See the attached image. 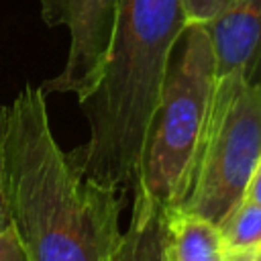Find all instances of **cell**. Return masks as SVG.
Returning a JSON list of instances; mask_svg holds the SVG:
<instances>
[{
	"label": "cell",
	"instance_id": "6da1fadb",
	"mask_svg": "<svg viewBox=\"0 0 261 261\" xmlns=\"http://www.w3.org/2000/svg\"><path fill=\"white\" fill-rule=\"evenodd\" d=\"M45 96L24 86L10 106V218L27 261H110L124 194L73 167L53 137Z\"/></svg>",
	"mask_w": 261,
	"mask_h": 261
},
{
	"label": "cell",
	"instance_id": "7a4b0ae2",
	"mask_svg": "<svg viewBox=\"0 0 261 261\" xmlns=\"http://www.w3.org/2000/svg\"><path fill=\"white\" fill-rule=\"evenodd\" d=\"M186 27L179 0H120L102 77L80 102L90 137L67 153L82 175L122 194L135 190L167 65Z\"/></svg>",
	"mask_w": 261,
	"mask_h": 261
},
{
	"label": "cell",
	"instance_id": "3957f363",
	"mask_svg": "<svg viewBox=\"0 0 261 261\" xmlns=\"http://www.w3.org/2000/svg\"><path fill=\"white\" fill-rule=\"evenodd\" d=\"M216 88L214 51L206 24L179 35L141 153L133 204L177 210L188 198L208 133Z\"/></svg>",
	"mask_w": 261,
	"mask_h": 261
},
{
	"label": "cell",
	"instance_id": "277c9868",
	"mask_svg": "<svg viewBox=\"0 0 261 261\" xmlns=\"http://www.w3.org/2000/svg\"><path fill=\"white\" fill-rule=\"evenodd\" d=\"M261 157V84L216 80L206 141L192 190L177 208L220 226L245 200Z\"/></svg>",
	"mask_w": 261,
	"mask_h": 261
},
{
	"label": "cell",
	"instance_id": "5b68a950",
	"mask_svg": "<svg viewBox=\"0 0 261 261\" xmlns=\"http://www.w3.org/2000/svg\"><path fill=\"white\" fill-rule=\"evenodd\" d=\"M47 27L69 31V51L59 75L47 80L45 94H75L77 102L98 86L114 39L120 0H39Z\"/></svg>",
	"mask_w": 261,
	"mask_h": 261
},
{
	"label": "cell",
	"instance_id": "8992f818",
	"mask_svg": "<svg viewBox=\"0 0 261 261\" xmlns=\"http://www.w3.org/2000/svg\"><path fill=\"white\" fill-rule=\"evenodd\" d=\"M206 29L216 80L241 77L261 84V0H228Z\"/></svg>",
	"mask_w": 261,
	"mask_h": 261
},
{
	"label": "cell",
	"instance_id": "52a82bcc",
	"mask_svg": "<svg viewBox=\"0 0 261 261\" xmlns=\"http://www.w3.org/2000/svg\"><path fill=\"white\" fill-rule=\"evenodd\" d=\"M165 214L167 261H224L222 237L216 224L181 210Z\"/></svg>",
	"mask_w": 261,
	"mask_h": 261
},
{
	"label": "cell",
	"instance_id": "ba28073f",
	"mask_svg": "<svg viewBox=\"0 0 261 261\" xmlns=\"http://www.w3.org/2000/svg\"><path fill=\"white\" fill-rule=\"evenodd\" d=\"M165 218L155 204H133L130 224L120 232L110 261H167Z\"/></svg>",
	"mask_w": 261,
	"mask_h": 261
},
{
	"label": "cell",
	"instance_id": "9c48e42d",
	"mask_svg": "<svg viewBox=\"0 0 261 261\" xmlns=\"http://www.w3.org/2000/svg\"><path fill=\"white\" fill-rule=\"evenodd\" d=\"M224 251H259L261 249V206L243 200L232 214L218 226Z\"/></svg>",
	"mask_w": 261,
	"mask_h": 261
},
{
	"label": "cell",
	"instance_id": "30bf717a",
	"mask_svg": "<svg viewBox=\"0 0 261 261\" xmlns=\"http://www.w3.org/2000/svg\"><path fill=\"white\" fill-rule=\"evenodd\" d=\"M8 128L10 108L0 104V230L12 222L8 194Z\"/></svg>",
	"mask_w": 261,
	"mask_h": 261
},
{
	"label": "cell",
	"instance_id": "8fae6325",
	"mask_svg": "<svg viewBox=\"0 0 261 261\" xmlns=\"http://www.w3.org/2000/svg\"><path fill=\"white\" fill-rule=\"evenodd\" d=\"M179 2L188 24H208L228 4V0H179Z\"/></svg>",
	"mask_w": 261,
	"mask_h": 261
},
{
	"label": "cell",
	"instance_id": "7c38bea8",
	"mask_svg": "<svg viewBox=\"0 0 261 261\" xmlns=\"http://www.w3.org/2000/svg\"><path fill=\"white\" fill-rule=\"evenodd\" d=\"M0 261H27L24 249L12 222L0 230Z\"/></svg>",
	"mask_w": 261,
	"mask_h": 261
},
{
	"label": "cell",
	"instance_id": "4fadbf2b",
	"mask_svg": "<svg viewBox=\"0 0 261 261\" xmlns=\"http://www.w3.org/2000/svg\"><path fill=\"white\" fill-rule=\"evenodd\" d=\"M245 200L255 202V204L261 206V157H259V161H257V165H255V171H253V175H251V181H249V186H247Z\"/></svg>",
	"mask_w": 261,
	"mask_h": 261
},
{
	"label": "cell",
	"instance_id": "5bb4252c",
	"mask_svg": "<svg viewBox=\"0 0 261 261\" xmlns=\"http://www.w3.org/2000/svg\"><path fill=\"white\" fill-rule=\"evenodd\" d=\"M255 261H261V253H259V255H257V259H255Z\"/></svg>",
	"mask_w": 261,
	"mask_h": 261
}]
</instances>
